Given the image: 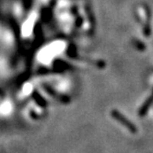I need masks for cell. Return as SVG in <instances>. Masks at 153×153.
<instances>
[{"label": "cell", "instance_id": "obj_1", "mask_svg": "<svg viewBox=\"0 0 153 153\" xmlns=\"http://www.w3.org/2000/svg\"><path fill=\"white\" fill-rule=\"evenodd\" d=\"M114 114V116L116 118V119H118L119 120V121L120 122H121L123 125H125L126 126H127V128H129L131 131H132V132H135V131H136V127H134V126L132 125V124H131L130 122H128L127 121V120L121 114H119V113H114L113 114Z\"/></svg>", "mask_w": 153, "mask_h": 153}]
</instances>
